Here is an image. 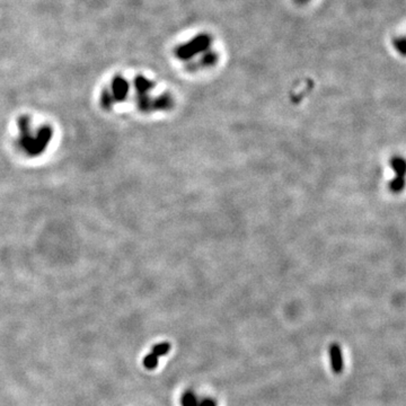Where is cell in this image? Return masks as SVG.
I'll list each match as a JSON object with an SVG mask.
<instances>
[{
  "mask_svg": "<svg viewBox=\"0 0 406 406\" xmlns=\"http://www.w3.org/2000/svg\"><path fill=\"white\" fill-rule=\"evenodd\" d=\"M22 126V143L24 144L25 149L29 153H38L47 146L48 141L51 137L50 130L44 131L43 133L35 137V133L32 131L31 123L29 120H23L21 123Z\"/></svg>",
  "mask_w": 406,
  "mask_h": 406,
  "instance_id": "7a4b0ae2",
  "label": "cell"
},
{
  "mask_svg": "<svg viewBox=\"0 0 406 406\" xmlns=\"http://www.w3.org/2000/svg\"><path fill=\"white\" fill-rule=\"evenodd\" d=\"M157 364H158V357H156V355L153 353L148 354L147 357L144 359V366L147 369H155L157 367Z\"/></svg>",
  "mask_w": 406,
  "mask_h": 406,
  "instance_id": "8992f818",
  "label": "cell"
},
{
  "mask_svg": "<svg viewBox=\"0 0 406 406\" xmlns=\"http://www.w3.org/2000/svg\"><path fill=\"white\" fill-rule=\"evenodd\" d=\"M171 349V345L167 343V342H164V343L156 344L152 350V353L156 355V357H162V355H165L168 353V351Z\"/></svg>",
  "mask_w": 406,
  "mask_h": 406,
  "instance_id": "277c9868",
  "label": "cell"
},
{
  "mask_svg": "<svg viewBox=\"0 0 406 406\" xmlns=\"http://www.w3.org/2000/svg\"><path fill=\"white\" fill-rule=\"evenodd\" d=\"M330 357L332 369L335 373H340L343 370V360H342V353L339 345L333 344L330 348Z\"/></svg>",
  "mask_w": 406,
  "mask_h": 406,
  "instance_id": "3957f363",
  "label": "cell"
},
{
  "mask_svg": "<svg viewBox=\"0 0 406 406\" xmlns=\"http://www.w3.org/2000/svg\"><path fill=\"white\" fill-rule=\"evenodd\" d=\"M182 404H183V406H199V403L197 398H195V396L192 393H190V391L183 395V397H182Z\"/></svg>",
  "mask_w": 406,
  "mask_h": 406,
  "instance_id": "5b68a950",
  "label": "cell"
},
{
  "mask_svg": "<svg viewBox=\"0 0 406 406\" xmlns=\"http://www.w3.org/2000/svg\"><path fill=\"white\" fill-rule=\"evenodd\" d=\"M394 48L397 50V51L402 54V56H405V52H406V41L404 36H400V38H397L394 40Z\"/></svg>",
  "mask_w": 406,
  "mask_h": 406,
  "instance_id": "52a82bcc",
  "label": "cell"
},
{
  "mask_svg": "<svg viewBox=\"0 0 406 406\" xmlns=\"http://www.w3.org/2000/svg\"><path fill=\"white\" fill-rule=\"evenodd\" d=\"M199 406H216V404H214V402H212V400L205 399V400H203V402L200 403Z\"/></svg>",
  "mask_w": 406,
  "mask_h": 406,
  "instance_id": "ba28073f",
  "label": "cell"
},
{
  "mask_svg": "<svg viewBox=\"0 0 406 406\" xmlns=\"http://www.w3.org/2000/svg\"><path fill=\"white\" fill-rule=\"evenodd\" d=\"M296 3H297L298 5H305V4H307V3H309L310 0H295Z\"/></svg>",
  "mask_w": 406,
  "mask_h": 406,
  "instance_id": "9c48e42d",
  "label": "cell"
},
{
  "mask_svg": "<svg viewBox=\"0 0 406 406\" xmlns=\"http://www.w3.org/2000/svg\"><path fill=\"white\" fill-rule=\"evenodd\" d=\"M212 36L208 33H200L192 40L180 45L176 50V56L181 60H190L194 57L200 56L211 48Z\"/></svg>",
  "mask_w": 406,
  "mask_h": 406,
  "instance_id": "6da1fadb",
  "label": "cell"
}]
</instances>
